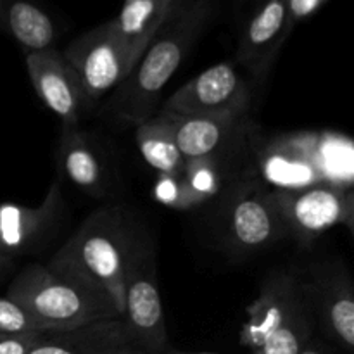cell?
<instances>
[{
	"instance_id": "obj_1",
	"label": "cell",
	"mask_w": 354,
	"mask_h": 354,
	"mask_svg": "<svg viewBox=\"0 0 354 354\" xmlns=\"http://www.w3.org/2000/svg\"><path fill=\"white\" fill-rule=\"evenodd\" d=\"M216 7L218 0H183L171 7L154 40L111 100L114 116L133 124L152 116L162 88L189 55Z\"/></svg>"
},
{
	"instance_id": "obj_2",
	"label": "cell",
	"mask_w": 354,
	"mask_h": 354,
	"mask_svg": "<svg viewBox=\"0 0 354 354\" xmlns=\"http://www.w3.org/2000/svg\"><path fill=\"white\" fill-rule=\"evenodd\" d=\"M133 244V228L123 209L102 207L80 225L47 266L107 294L123 318L124 277Z\"/></svg>"
},
{
	"instance_id": "obj_3",
	"label": "cell",
	"mask_w": 354,
	"mask_h": 354,
	"mask_svg": "<svg viewBox=\"0 0 354 354\" xmlns=\"http://www.w3.org/2000/svg\"><path fill=\"white\" fill-rule=\"evenodd\" d=\"M6 296L24 308L41 332L68 330L121 318L107 294L38 263L14 277Z\"/></svg>"
},
{
	"instance_id": "obj_4",
	"label": "cell",
	"mask_w": 354,
	"mask_h": 354,
	"mask_svg": "<svg viewBox=\"0 0 354 354\" xmlns=\"http://www.w3.org/2000/svg\"><path fill=\"white\" fill-rule=\"evenodd\" d=\"M245 311L241 341L254 353L299 354L313 339V306L306 283L296 273H270Z\"/></svg>"
},
{
	"instance_id": "obj_5",
	"label": "cell",
	"mask_w": 354,
	"mask_h": 354,
	"mask_svg": "<svg viewBox=\"0 0 354 354\" xmlns=\"http://www.w3.org/2000/svg\"><path fill=\"white\" fill-rule=\"evenodd\" d=\"M123 322L130 344L147 354L168 351L165 310L156 270L154 245L149 237H135L124 277Z\"/></svg>"
},
{
	"instance_id": "obj_6",
	"label": "cell",
	"mask_w": 354,
	"mask_h": 354,
	"mask_svg": "<svg viewBox=\"0 0 354 354\" xmlns=\"http://www.w3.org/2000/svg\"><path fill=\"white\" fill-rule=\"evenodd\" d=\"M62 54L78 73L90 106L104 99L114 86L121 85L138 62L114 30L113 21L75 38Z\"/></svg>"
},
{
	"instance_id": "obj_7",
	"label": "cell",
	"mask_w": 354,
	"mask_h": 354,
	"mask_svg": "<svg viewBox=\"0 0 354 354\" xmlns=\"http://www.w3.org/2000/svg\"><path fill=\"white\" fill-rule=\"evenodd\" d=\"M251 102V86L234 62L223 61L180 86L165 102L162 111L201 118L242 120Z\"/></svg>"
},
{
	"instance_id": "obj_8",
	"label": "cell",
	"mask_w": 354,
	"mask_h": 354,
	"mask_svg": "<svg viewBox=\"0 0 354 354\" xmlns=\"http://www.w3.org/2000/svg\"><path fill=\"white\" fill-rule=\"evenodd\" d=\"M272 196L282 214L287 234L294 235L303 245H310L315 239L339 225L351 228V189L320 183L297 190H277Z\"/></svg>"
},
{
	"instance_id": "obj_9",
	"label": "cell",
	"mask_w": 354,
	"mask_h": 354,
	"mask_svg": "<svg viewBox=\"0 0 354 354\" xmlns=\"http://www.w3.org/2000/svg\"><path fill=\"white\" fill-rule=\"evenodd\" d=\"M26 68L38 99L62 121V128H78L90 100L64 54L55 48L26 54Z\"/></svg>"
},
{
	"instance_id": "obj_10",
	"label": "cell",
	"mask_w": 354,
	"mask_h": 354,
	"mask_svg": "<svg viewBox=\"0 0 354 354\" xmlns=\"http://www.w3.org/2000/svg\"><path fill=\"white\" fill-rule=\"evenodd\" d=\"M292 28L286 0H258L239 35L237 64L256 82H265Z\"/></svg>"
},
{
	"instance_id": "obj_11",
	"label": "cell",
	"mask_w": 354,
	"mask_h": 354,
	"mask_svg": "<svg viewBox=\"0 0 354 354\" xmlns=\"http://www.w3.org/2000/svg\"><path fill=\"white\" fill-rule=\"evenodd\" d=\"M306 283L313 313L318 315L325 332L346 351L354 348V296L348 272L341 263H322L311 268Z\"/></svg>"
},
{
	"instance_id": "obj_12",
	"label": "cell",
	"mask_w": 354,
	"mask_h": 354,
	"mask_svg": "<svg viewBox=\"0 0 354 354\" xmlns=\"http://www.w3.org/2000/svg\"><path fill=\"white\" fill-rule=\"evenodd\" d=\"M61 211V183L55 180L38 206L0 204V254L17 258L38 249Z\"/></svg>"
},
{
	"instance_id": "obj_13",
	"label": "cell",
	"mask_w": 354,
	"mask_h": 354,
	"mask_svg": "<svg viewBox=\"0 0 354 354\" xmlns=\"http://www.w3.org/2000/svg\"><path fill=\"white\" fill-rule=\"evenodd\" d=\"M287 235L286 223L272 192L249 190L241 194L228 214V237L242 251H259Z\"/></svg>"
},
{
	"instance_id": "obj_14",
	"label": "cell",
	"mask_w": 354,
	"mask_h": 354,
	"mask_svg": "<svg viewBox=\"0 0 354 354\" xmlns=\"http://www.w3.org/2000/svg\"><path fill=\"white\" fill-rule=\"evenodd\" d=\"M130 344L123 318L95 322L68 330H44L28 354H116Z\"/></svg>"
},
{
	"instance_id": "obj_15",
	"label": "cell",
	"mask_w": 354,
	"mask_h": 354,
	"mask_svg": "<svg viewBox=\"0 0 354 354\" xmlns=\"http://www.w3.org/2000/svg\"><path fill=\"white\" fill-rule=\"evenodd\" d=\"M156 116L169 128L180 154L185 161L213 158L214 152L230 138L241 120L234 118H201L159 111Z\"/></svg>"
},
{
	"instance_id": "obj_16",
	"label": "cell",
	"mask_w": 354,
	"mask_h": 354,
	"mask_svg": "<svg viewBox=\"0 0 354 354\" xmlns=\"http://www.w3.org/2000/svg\"><path fill=\"white\" fill-rule=\"evenodd\" d=\"M59 165L66 178L92 197H102L107 189L102 159L83 131L62 128L59 144Z\"/></svg>"
},
{
	"instance_id": "obj_17",
	"label": "cell",
	"mask_w": 354,
	"mask_h": 354,
	"mask_svg": "<svg viewBox=\"0 0 354 354\" xmlns=\"http://www.w3.org/2000/svg\"><path fill=\"white\" fill-rule=\"evenodd\" d=\"M0 28L26 48V54L47 50L55 41V26L50 16L30 0H2Z\"/></svg>"
},
{
	"instance_id": "obj_18",
	"label": "cell",
	"mask_w": 354,
	"mask_h": 354,
	"mask_svg": "<svg viewBox=\"0 0 354 354\" xmlns=\"http://www.w3.org/2000/svg\"><path fill=\"white\" fill-rule=\"evenodd\" d=\"M171 7V0H124L120 16L111 19L114 30L138 61L158 35Z\"/></svg>"
},
{
	"instance_id": "obj_19",
	"label": "cell",
	"mask_w": 354,
	"mask_h": 354,
	"mask_svg": "<svg viewBox=\"0 0 354 354\" xmlns=\"http://www.w3.org/2000/svg\"><path fill=\"white\" fill-rule=\"evenodd\" d=\"M218 185H220V176L216 166L213 165V158H203L187 161L182 171L176 175L162 176L156 192L162 203L176 207H187L203 203L213 196L218 190Z\"/></svg>"
},
{
	"instance_id": "obj_20",
	"label": "cell",
	"mask_w": 354,
	"mask_h": 354,
	"mask_svg": "<svg viewBox=\"0 0 354 354\" xmlns=\"http://www.w3.org/2000/svg\"><path fill=\"white\" fill-rule=\"evenodd\" d=\"M135 138L147 165L158 169L162 176L176 175L185 166L187 161L180 154L171 131L158 116H151L137 124Z\"/></svg>"
},
{
	"instance_id": "obj_21",
	"label": "cell",
	"mask_w": 354,
	"mask_h": 354,
	"mask_svg": "<svg viewBox=\"0 0 354 354\" xmlns=\"http://www.w3.org/2000/svg\"><path fill=\"white\" fill-rule=\"evenodd\" d=\"M41 332L40 325L24 308L7 296H0V337Z\"/></svg>"
},
{
	"instance_id": "obj_22",
	"label": "cell",
	"mask_w": 354,
	"mask_h": 354,
	"mask_svg": "<svg viewBox=\"0 0 354 354\" xmlns=\"http://www.w3.org/2000/svg\"><path fill=\"white\" fill-rule=\"evenodd\" d=\"M327 2L328 0H286L287 9H289L290 23L296 26L297 23L317 14Z\"/></svg>"
},
{
	"instance_id": "obj_23",
	"label": "cell",
	"mask_w": 354,
	"mask_h": 354,
	"mask_svg": "<svg viewBox=\"0 0 354 354\" xmlns=\"http://www.w3.org/2000/svg\"><path fill=\"white\" fill-rule=\"evenodd\" d=\"M40 332L0 337V354H28Z\"/></svg>"
},
{
	"instance_id": "obj_24",
	"label": "cell",
	"mask_w": 354,
	"mask_h": 354,
	"mask_svg": "<svg viewBox=\"0 0 354 354\" xmlns=\"http://www.w3.org/2000/svg\"><path fill=\"white\" fill-rule=\"evenodd\" d=\"M16 265V258H10V256L0 254V282L6 279L7 275L10 273V270L14 268Z\"/></svg>"
},
{
	"instance_id": "obj_25",
	"label": "cell",
	"mask_w": 354,
	"mask_h": 354,
	"mask_svg": "<svg viewBox=\"0 0 354 354\" xmlns=\"http://www.w3.org/2000/svg\"><path fill=\"white\" fill-rule=\"evenodd\" d=\"M299 354H330V353H328L327 349L320 344V342H317L311 339V341L304 346V349Z\"/></svg>"
},
{
	"instance_id": "obj_26",
	"label": "cell",
	"mask_w": 354,
	"mask_h": 354,
	"mask_svg": "<svg viewBox=\"0 0 354 354\" xmlns=\"http://www.w3.org/2000/svg\"><path fill=\"white\" fill-rule=\"evenodd\" d=\"M116 354H147V353H144L142 349L135 348V346H131V344H124Z\"/></svg>"
},
{
	"instance_id": "obj_27",
	"label": "cell",
	"mask_w": 354,
	"mask_h": 354,
	"mask_svg": "<svg viewBox=\"0 0 354 354\" xmlns=\"http://www.w3.org/2000/svg\"><path fill=\"white\" fill-rule=\"evenodd\" d=\"M162 354H216V353H185V351H176V349H173L171 346H169L168 351Z\"/></svg>"
},
{
	"instance_id": "obj_28",
	"label": "cell",
	"mask_w": 354,
	"mask_h": 354,
	"mask_svg": "<svg viewBox=\"0 0 354 354\" xmlns=\"http://www.w3.org/2000/svg\"><path fill=\"white\" fill-rule=\"evenodd\" d=\"M180 2H183V0H173V6H176V3H180Z\"/></svg>"
},
{
	"instance_id": "obj_29",
	"label": "cell",
	"mask_w": 354,
	"mask_h": 354,
	"mask_svg": "<svg viewBox=\"0 0 354 354\" xmlns=\"http://www.w3.org/2000/svg\"><path fill=\"white\" fill-rule=\"evenodd\" d=\"M254 354H259V353H254Z\"/></svg>"
},
{
	"instance_id": "obj_30",
	"label": "cell",
	"mask_w": 354,
	"mask_h": 354,
	"mask_svg": "<svg viewBox=\"0 0 354 354\" xmlns=\"http://www.w3.org/2000/svg\"><path fill=\"white\" fill-rule=\"evenodd\" d=\"M0 2H2V0H0Z\"/></svg>"
},
{
	"instance_id": "obj_31",
	"label": "cell",
	"mask_w": 354,
	"mask_h": 354,
	"mask_svg": "<svg viewBox=\"0 0 354 354\" xmlns=\"http://www.w3.org/2000/svg\"><path fill=\"white\" fill-rule=\"evenodd\" d=\"M171 2H173V0H171Z\"/></svg>"
}]
</instances>
